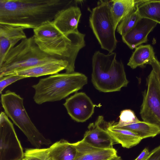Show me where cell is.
I'll return each instance as SVG.
<instances>
[{"label":"cell","mask_w":160,"mask_h":160,"mask_svg":"<svg viewBox=\"0 0 160 160\" xmlns=\"http://www.w3.org/2000/svg\"><path fill=\"white\" fill-rule=\"evenodd\" d=\"M67 0H0V24L36 28L53 21L61 10L73 5Z\"/></svg>","instance_id":"6da1fadb"},{"label":"cell","mask_w":160,"mask_h":160,"mask_svg":"<svg viewBox=\"0 0 160 160\" xmlns=\"http://www.w3.org/2000/svg\"><path fill=\"white\" fill-rule=\"evenodd\" d=\"M33 30L35 42L40 49L51 56L67 61L68 67L66 72H74L78 54L86 45L85 34L78 29L68 35H64L52 21Z\"/></svg>","instance_id":"7a4b0ae2"},{"label":"cell","mask_w":160,"mask_h":160,"mask_svg":"<svg viewBox=\"0 0 160 160\" xmlns=\"http://www.w3.org/2000/svg\"><path fill=\"white\" fill-rule=\"evenodd\" d=\"M92 82L100 92L119 91L129 83L123 64L116 59L115 52L105 54L96 51L92 57Z\"/></svg>","instance_id":"3957f363"},{"label":"cell","mask_w":160,"mask_h":160,"mask_svg":"<svg viewBox=\"0 0 160 160\" xmlns=\"http://www.w3.org/2000/svg\"><path fill=\"white\" fill-rule=\"evenodd\" d=\"M87 83V77L79 72L52 75L32 86L35 91L33 99L38 104L59 101L82 89Z\"/></svg>","instance_id":"277c9868"},{"label":"cell","mask_w":160,"mask_h":160,"mask_svg":"<svg viewBox=\"0 0 160 160\" xmlns=\"http://www.w3.org/2000/svg\"><path fill=\"white\" fill-rule=\"evenodd\" d=\"M58 60L41 50L33 36L22 40L6 54L0 65V77L14 72Z\"/></svg>","instance_id":"5b68a950"},{"label":"cell","mask_w":160,"mask_h":160,"mask_svg":"<svg viewBox=\"0 0 160 160\" xmlns=\"http://www.w3.org/2000/svg\"><path fill=\"white\" fill-rule=\"evenodd\" d=\"M1 102L5 113L27 137L31 145L36 148L52 143L45 138L32 123L23 103V98L9 90L1 96Z\"/></svg>","instance_id":"8992f818"},{"label":"cell","mask_w":160,"mask_h":160,"mask_svg":"<svg viewBox=\"0 0 160 160\" xmlns=\"http://www.w3.org/2000/svg\"><path fill=\"white\" fill-rule=\"evenodd\" d=\"M89 23L101 48L109 53L117 47L118 41L110 12V1L100 0L90 12Z\"/></svg>","instance_id":"52a82bcc"},{"label":"cell","mask_w":160,"mask_h":160,"mask_svg":"<svg viewBox=\"0 0 160 160\" xmlns=\"http://www.w3.org/2000/svg\"><path fill=\"white\" fill-rule=\"evenodd\" d=\"M146 78L147 89L142 92L140 114L143 121L160 127V62L156 57Z\"/></svg>","instance_id":"ba28073f"},{"label":"cell","mask_w":160,"mask_h":160,"mask_svg":"<svg viewBox=\"0 0 160 160\" xmlns=\"http://www.w3.org/2000/svg\"><path fill=\"white\" fill-rule=\"evenodd\" d=\"M24 152L13 124L5 112L0 115V160H22Z\"/></svg>","instance_id":"9c48e42d"},{"label":"cell","mask_w":160,"mask_h":160,"mask_svg":"<svg viewBox=\"0 0 160 160\" xmlns=\"http://www.w3.org/2000/svg\"><path fill=\"white\" fill-rule=\"evenodd\" d=\"M63 105L71 118L81 122H85L92 116L96 106L83 92H76L67 98Z\"/></svg>","instance_id":"30bf717a"},{"label":"cell","mask_w":160,"mask_h":160,"mask_svg":"<svg viewBox=\"0 0 160 160\" xmlns=\"http://www.w3.org/2000/svg\"><path fill=\"white\" fill-rule=\"evenodd\" d=\"M104 121L102 116L98 117L94 122L90 123L88 126L83 139L86 142L94 146L102 148H113L114 143L105 127L102 126Z\"/></svg>","instance_id":"8fae6325"},{"label":"cell","mask_w":160,"mask_h":160,"mask_svg":"<svg viewBox=\"0 0 160 160\" xmlns=\"http://www.w3.org/2000/svg\"><path fill=\"white\" fill-rule=\"evenodd\" d=\"M76 150L73 160H108L117 156L114 148H102L94 146L83 139L73 143Z\"/></svg>","instance_id":"7c38bea8"},{"label":"cell","mask_w":160,"mask_h":160,"mask_svg":"<svg viewBox=\"0 0 160 160\" xmlns=\"http://www.w3.org/2000/svg\"><path fill=\"white\" fill-rule=\"evenodd\" d=\"M157 23L151 20L142 18L131 30L122 36L123 42L131 49L135 48L147 42L148 34Z\"/></svg>","instance_id":"4fadbf2b"},{"label":"cell","mask_w":160,"mask_h":160,"mask_svg":"<svg viewBox=\"0 0 160 160\" xmlns=\"http://www.w3.org/2000/svg\"><path fill=\"white\" fill-rule=\"evenodd\" d=\"M24 30L21 27L0 24V65L8 52L27 38Z\"/></svg>","instance_id":"5bb4252c"},{"label":"cell","mask_w":160,"mask_h":160,"mask_svg":"<svg viewBox=\"0 0 160 160\" xmlns=\"http://www.w3.org/2000/svg\"><path fill=\"white\" fill-rule=\"evenodd\" d=\"M81 15L80 8L73 5L60 11L52 22L60 31L67 35L78 30Z\"/></svg>","instance_id":"9a60e30c"},{"label":"cell","mask_w":160,"mask_h":160,"mask_svg":"<svg viewBox=\"0 0 160 160\" xmlns=\"http://www.w3.org/2000/svg\"><path fill=\"white\" fill-rule=\"evenodd\" d=\"M68 67V63L67 61L63 60H58L14 72L8 75H18L26 78L38 77L57 74L63 70H67Z\"/></svg>","instance_id":"2e32d148"},{"label":"cell","mask_w":160,"mask_h":160,"mask_svg":"<svg viewBox=\"0 0 160 160\" xmlns=\"http://www.w3.org/2000/svg\"><path fill=\"white\" fill-rule=\"evenodd\" d=\"M106 129L114 142L130 148L138 144L142 139L136 133L128 129L114 127L112 122H105Z\"/></svg>","instance_id":"e0dca14e"},{"label":"cell","mask_w":160,"mask_h":160,"mask_svg":"<svg viewBox=\"0 0 160 160\" xmlns=\"http://www.w3.org/2000/svg\"><path fill=\"white\" fill-rule=\"evenodd\" d=\"M155 58L153 48L150 45H141L135 48L127 65L132 69L138 67L143 68L147 64L151 65Z\"/></svg>","instance_id":"ac0fdd59"},{"label":"cell","mask_w":160,"mask_h":160,"mask_svg":"<svg viewBox=\"0 0 160 160\" xmlns=\"http://www.w3.org/2000/svg\"><path fill=\"white\" fill-rule=\"evenodd\" d=\"M48 148L52 160H73L76 153L73 143L63 139L55 142Z\"/></svg>","instance_id":"d6986e66"},{"label":"cell","mask_w":160,"mask_h":160,"mask_svg":"<svg viewBox=\"0 0 160 160\" xmlns=\"http://www.w3.org/2000/svg\"><path fill=\"white\" fill-rule=\"evenodd\" d=\"M110 2V12L115 29L120 21L135 7L136 0H113Z\"/></svg>","instance_id":"ffe728a7"},{"label":"cell","mask_w":160,"mask_h":160,"mask_svg":"<svg viewBox=\"0 0 160 160\" xmlns=\"http://www.w3.org/2000/svg\"><path fill=\"white\" fill-rule=\"evenodd\" d=\"M136 6L142 18L160 24V0H136Z\"/></svg>","instance_id":"44dd1931"},{"label":"cell","mask_w":160,"mask_h":160,"mask_svg":"<svg viewBox=\"0 0 160 160\" xmlns=\"http://www.w3.org/2000/svg\"><path fill=\"white\" fill-rule=\"evenodd\" d=\"M120 128L134 132L142 139L149 137L153 138L160 134V127L143 121H140L138 122Z\"/></svg>","instance_id":"7402d4cb"},{"label":"cell","mask_w":160,"mask_h":160,"mask_svg":"<svg viewBox=\"0 0 160 160\" xmlns=\"http://www.w3.org/2000/svg\"><path fill=\"white\" fill-rule=\"evenodd\" d=\"M142 18L136 6L135 8L119 23L117 31L122 36L131 30Z\"/></svg>","instance_id":"603a6c76"},{"label":"cell","mask_w":160,"mask_h":160,"mask_svg":"<svg viewBox=\"0 0 160 160\" xmlns=\"http://www.w3.org/2000/svg\"><path fill=\"white\" fill-rule=\"evenodd\" d=\"M22 160H52L49 155V148H27Z\"/></svg>","instance_id":"cb8c5ba5"},{"label":"cell","mask_w":160,"mask_h":160,"mask_svg":"<svg viewBox=\"0 0 160 160\" xmlns=\"http://www.w3.org/2000/svg\"><path fill=\"white\" fill-rule=\"evenodd\" d=\"M119 120L118 122H112L113 125L120 128L138 122L140 121L136 117L134 112L130 109L122 111L119 116Z\"/></svg>","instance_id":"d4e9b609"},{"label":"cell","mask_w":160,"mask_h":160,"mask_svg":"<svg viewBox=\"0 0 160 160\" xmlns=\"http://www.w3.org/2000/svg\"><path fill=\"white\" fill-rule=\"evenodd\" d=\"M18 75H8L0 77V93L2 94L4 88L13 83L19 80L26 78Z\"/></svg>","instance_id":"484cf974"},{"label":"cell","mask_w":160,"mask_h":160,"mask_svg":"<svg viewBox=\"0 0 160 160\" xmlns=\"http://www.w3.org/2000/svg\"><path fill=\"white\" fill-rule=\"evenodd\" d=\"M146 160H160V145L150 152Z\"/></svg>","instance_id":"4316f807"},{"label":"cell","mask_w":160,"mask_h":160,"mask_svg":"<svg viewBox=\"0 0 160 160\" xmlns=\"http://www.w3.org/2000/svg\"><path fill=\"white\" fill-rule=\"evenodd\" d=\"M150 153L148 149L145 148L134 160H146L149 156Z\"/></svg>","instance_id":"83f0119b"},{"label":"cell","mask_w":160,"mask_h":160,"mask_svg":"<svg viewBox=\"0 0 160 160\" xmlns=\"http://www.w3.org/2000/svg\"><path fill=\"white\" fill-rule=\"evenodd\" d=\"M108 160H122L120 156H117Z\"/></svg>","instance_id":"f1b7e54d"}]
</instances>
